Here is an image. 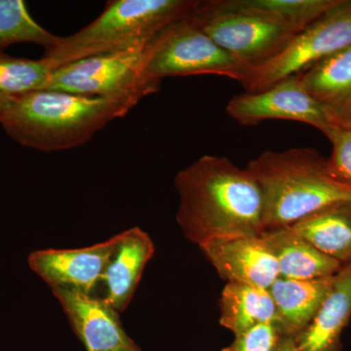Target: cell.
I'll return each instance as SVG.
<instances>
[{"label":"cell","mask_w":351,"mask_h":351,"mask_svg":"<svg viewBox=\"0 0 351 351\" xmlns=\"http://www.w3.org/2000/svg\"><path fill=\"white\" fill-rule=\"evenodd\" d=\"M147 46L97 55L54 69L45 90L140 103L161 86L145 76Z\"/></svg>","instance_id":"obj_7"},{"label":"cell","mask_w":351,"mask_h":351,"mask_svg":"<svg viewBox=\"0 0 351 351\" xmlns=\"http://www.w3.org/2000/svg\"><path fill=\"white\" fill-rule=\"evenodd\" d=\"M351 318V267L335 276L334 282L311 324L295 336L299 351H341V334Z\"/></svg>","instance_id":"obj_14"},{"label":"cell","mask_w":351,"mask_h":351,"mask_svg":"<svg viewBox=\"0 0 351 351\" xmlns=\"http://www.w3.org/2000/svg\"><path fill=\"white\" fill-rule=\"evenodd\" d=\"M289 228L321 253L351 267V203L325 208Z\"/></svg>","instance_id":"obj_18"},{"label":"cell","mask_w":351,"mask_h":351,"mask_svg":"<svg viewBox=\"0 0 351 351\" xmlns=\"http://www.w3.org/2000/svg\"><path fill=\"white\" fill-rule=\"evenodd\" d=\"M14 99H15V95L0 93V119H1L4 112L8 110L9 107L12 105Z\"/></svg>","instance_id":"obj_26"},{"label":"cell","mask_w":351,"mask_h":351,"mask_svg":"<svg viewBox=\"0 0 351 351\" xmlns=\"http://www.w3.org/2000/svg\"><path fill=\"white\" fill-rule=\"evenodd\" d=\"M246 169L262 191L265 230L289 228L325 208L351 203V188L332 179L326 159L308 147L263 152Z\"/></svg>","instance_id":"obj_3"},{"label":"cell","mask_w":351,"mask_h":351,"mask_svg":"<svg viewBox=\"0 0 351 351\" xmlns=\"http://www.w3.org/2000/svg\"><path fill=\"white\" fill-rule=\"evenodd\" d=\"M51 73L52 69L43 58L25 59L0 51V93L19 95L45 90Z\"/></svg>","instance_id":"obj_22"},{"label":"cell","mask_w":351,"mask_h":351,"mask_svg":"<svg viewBox=\"0 0 351 351\" xmlns=\"http://www.w3.org/2000/svg\"><path fill=\"white\" fill-rule=\"evenodd\" d=\"M138 103L38 90L15 95L0 119L7 135L29 149L52 152L86 144L112 120L125 117Z\"/></svg>","instance_id":"obj_2"},{"label":"cell","mask_w":351,"mask_h":351,"mask_svg":"<svg viewBox=\"0 0 351 351\" xmlns=\"http://www.w3.org/2000/svg\"><path fill=\"white\" fill-rule=\"evenodd\" d=\"M219 323L239 335L258 325L276 324V308L269 290L228 282L219 299Z\"/></svg>","instance_id":"obj_19"},{"label":"cell","mask_w":351,"mask_h":351,"mask_svg":"<svg viewBox=\"0 0 351 351\" xmlns=\"http://www.w3.org/2000/svg\"><path fill=\"white\" fill-rule=\"evenodd\" d=\"M351 46V0H339L322 17L295 34L282 51L244 71L239 82L248 93L263 91Z\"/></svg>","instance_id":"obj_8"},{"label":"cell","mask_w":351,"mask_h":351,"mask_svg":"<svg viewBox=\"0 0 351 351\" xmlns=\"http://www.w3.org/2000/svg\"><path fill=\"white\" fill-rule=\"evenodd\" d=\"M335 276L315 280L278 277L272 284L269 290L276 308L274 325L281 336L295 338L311 324L332 287Z\"/></svg>","instance_id":"obj_16"},{"label":"cell","mask_w":351,"mask_h":351,"mask_svg":"<svg viewBox=\"0 0 351 351\" xmlns=\"http://www.w3.org/2000/svg\"><path fill=\"white\" fill-rule=\"evenodd\" d=\"M56 38L32 17L25 1L0 0V51L19 43L38 44L45 49Z\"/></svg>","instance_id":"obj_20"},{"label":"cell","mask_w":351,"mask_h":351,"mask_svg":"<svg viewBox=\"0 0 351 351\" xmlns=\"http://www.w3.org/2000/svg\"><path fill=\"white\" fill-rule=\"evenodd\" d=\"M197 0H112L98 18L44 49L51 69L97 55L147 45L164 27L189 15Z\"/></svg>","instance_id":"obj_4"},{"label":"cell","mask_w":351,"mask_h":351,"mask_svg":"<svg viewBox=\"0 0 351 351\" xmlns=\"http://www.w3.org/2000/svg\"><path fill=\"white\" fill-rule=\"evenodd\" d=\"M52 293L87 351H142L122 327L119 313L103 299L75 289L53 288Z\"/></svg>","instance_id":"obj_11"},{"label":"cell","mask_w":351,"mask_h":351,"mask_svg":"<svg viewBox=\"0 0 351 351\" xmlns=\"http://www.w3.org/2000/svg\"><path fill=\"white\" fill-rule=\"evenodd\" d=\"M226 110L242 125H257L270 119L289 120L315 127L325 136L335 126L343 123L304 89L297 76L263 91L237 95L228 101Z\"/></svg>","instance_id":"obj_9"},{"label":"cell","mask_w":351,"mask_h":351,"mask_svg":"<svg viewBox=\"0 0 351 351\" xmlns=\"http://www.w3.org/2000/svg\"><path fill=\"white\" fill-rule=\"evenodd\" d=\"M154 255V242L141 228L120 233L117 250L101 279L107 289L103 300L117 313H123L130 304L145 265Z\"/></svg>","instance_id":"obj_13"},{"label":"cell","mask_w":351,"mask_h":351,"mask_svg":"<svg viewBox=\"0 0 351 351\" xmlns=\"http://www.w3.org/2000/svg\"><path fill=\"white\" fill-rule=\"evenodd\" d=\"M191 18L245 71L276 56L298 34L280 21L242 5L239 0L199 1Z\"/></svg>","instance_id":"obj_5"},{"label":"cell","mask_w":351,"mask_h":351,"mask_svg":"<svg viewBox=\"0 0 351 351\" xmlns=\"http://www.w3.org/2000/svg\"><path fill=\"white\" fill-rule=\"evenodd\" d=\"M198 247L226 283L269 290L278 279L276 260L260 235L213 240Z\"/></svg>","instance_id":"obj_12"},{"label":"cell","mask_w":351,"mask_h":351,"mask_svg":"<svg viewBox=\"0 0 351 351\" xmlns=\"http://www.w3.org/2000/svg\"><path fill=\"white\" fill-rule=\"evenodd\" d=\"M326 137L332 147L331 156L326 159L328 174L335 181L351 188V124L335 126Z\"/></svg>","instance_id":"obj_23"},{"label":"cell","mask_w":351,"mask_h":351,"mask_svg":"<svg viewBox=\"0 0 351 351\" xmlns=\"http://www.w3.org/2000/svg\"><path fill=\"white\" fill-rule=\"evenodd\" d=\"M295 76L313 98L343 123L351 124V46Z\"/></svg>","instance_id":"obj_17"},{"label":"cell","mask_w":351,"mask_h":351,"mask_svg":"<svg viewBox=\"0 0 351 351\" xmlns=\"http://www.w3.org/2000/svg\"><path fill=\"white\" fill-rule=\"evenodd\" d=\"M120 233L80 249H44L29 254L27 263L51 289L66 288L91 295L114 256Z\"/></svg>","instance_id":"obj_10"},{"label":"cell","mask_w":351,"mask_h":351,"mask_svg":"<svg viewBox=\"0 0 351 351\" xmlns=\"http://www.w3.org/2000/svg\"><path fill=\"white\" fill-rule=\"evenodd\" d=\"M234 337L232 343L221 351H272L281 335L276 325L269 323Z\"/></svg>","instance_id":"obj_24"},{"label":"cell","mask_w":351,"mask_h":351,"mask_svg":"<svg viewBox=\"0 0 351 351\" xmlns=\"http://www.w3.org/2000/svg\"><path fill=\"white\" fill-rule=\"evenodd\" d=\"M191 14L164 27L147 44L145 76L158 84L166 77L204 75L226 76L239 82L245 69L201 31Z\"/></svg>","instance_id":"obj_6"},{"label":"cell","mask_w":351,"mask_h":351,"mask_svg":"<svg viewBox=\"0 0 351 351\" xmlns=\"http://www.w3.org/2000/svg\"><path fill=\"white\" fill-rule=\"evenodd\" d=\"M177 223L200 245L232 237H258L265 230L260 186L245 168L228 157L204 156L178 173Z\"/></svg>","instance_id":"obj_1"},{"label":"cell","mask_w":351,"mask_h":351,"mask_svg":"<svg viewBox=\"0 0 351 351\" xmlns=\"http://www.w3.org/2000/svg\"><path fill=\"white\" fill-rule=\"evenodd\" d=\"M245 7L267 14L298 34L322 17L339 0H239Z\"/></svg>","instance_id":"obj_21"},{"label":"cell","mask_w":351,"mask_h":351,"mask_svg":"<svg viewBox=\"0 0 351 351\" xmlns=\"http://www.w3.org/2000/svg\"><path fill=\"white\" fill-rule=\"evenodd\" d=\"M272 351H299L293 337L281 336Z\"/></svg>","instance_id":"obj_25"},{"label":"cell","mask_w":351,"mask_h":351,"mask_svg":"<svg viewBox=\"0 0 351 351\" xmlns=\"http://www.w3.org/2000/svg\"><path fill=\"white\" fill-rule=\"evenodd\" d=\"M260 237L276 260L279 277L315 280L335 276L345 267L321 253L291 228L265 230Z\"/></svg>","instance_id":"obj_15"}]
</instances>
